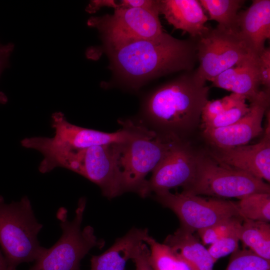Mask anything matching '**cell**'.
Listing matches in <instances>:
<instances>
[{
  "mask_svg": "<svg viewBox=\"0 0 270 270\" xmlns=\"http://www.w3.org/2000/svg\"><path fill=\"white\" fill-rule=\"evenodd\" d=\"M108 46L116 69L134 82L191 72L197 59L196 42L179 40L165 32L152 39L128 40Z\"/></svg>",
  "mask_w": 270,
  "mask_h": 270,
  "instance_id": "obj_1",
  "label": "cell"
},
{
  "mask_svg": "<svg viewBox=\"0 0 270 270\" xmlns=\"http://www.w3.org/2000/svg\"><path fill=\"white\" fill-rule=\"evenodd\" d=\"M194 72H188L154 91L146 99L144 116L149 128L180 138L201 120L210 88Z\"/></svg>",
  "mask_w": 270,
  "mask_h": 270,
  "instance_id": "obj_2",
  "label": "cell"
},
{
  "mask_svg": "<svg viewBox=\"0 0 270 270\" xmlns=\"http://www.w3.org/2000/svg\"><path fill=\"white\" fill-rule=\"evenodd\" d=\"M42 228L27 196L6 203L0 196V248L10 270L35 262L44 253L46 248L38 238Z\"/></svg>",
  "mask_w": 270,
  "mask_h": 270,
  "instance_id": "obj_3",
  "label": "cell"
},
{
  "mask_svg": "<svg viewBox=\"0 0 270 270\" xmlns=\"http://www.w3.org/2000/svg\"><path fill=\"white\" fill-rule=\"evenodd\" d=\"M86 202L84 197L80 198L71 221L68 219L66 208L58 210L56 217L60 222L61 236L28 270H80V261L92 248H103L104 240L97 238L92 226L81 228Z\"/></svg>",
  "mask_w": 270,
  "mask_h": 270,
  "instance_id": "obj_4",
  "label": "cell"
},
{
  "mask_svg": "<svg viewBox=\"0 0 270 270\" xmlns=\"http://www.w3.org/2000/svg\"><path fill=\"white\" fill-rule=\"evenodd\" d=\"M181 138L157 133L143 124H136L133 136L120 144V166L123 193L140 196L152 172Z\"/></svg>",
  "mask_w": 270,
  "mask_h": 270,
  "instance_id": "obj_5",
  "label": "cell"
},
{
  "mask_svg": "<svg viewBox=\"0 0 270 270\" xmlns=\"http://www.w3.org/2000/svg\"><path fill=\"white\" fill-rule=\"evenodd\" d=\"M183 190L198 196L240 200L254 193H270V186L246 172L218 163L208 154L198 153L194 180Z\"/></svg>",
  "mask_w": 270,
  "mask_h": 270,
  "instance_id": "obj_6",
  "label": "cell"
},
{
  "mask_svg": "<svg viewBox=\"0 0 270 270\" xmlns=\"http://www.w3.org/2000/svg\"><path fill=\"white\" fill-rule=\"evenodd\" d=\"M121 144L75 150L65 159L64 168L98 185L103 196L110 198L118 196L123 194L119 162Z\"/></svg>",
  "mask_w": 270,
  "mask_h": 270,
  "instance_id": "obj_7",
  "label": "cell"
},
{
  "mask_svg": "<svg viewBox=\"0 0 270 270\" xmlns=\"http://www.w3.org/2000/svg\"><path fill=\"white\" fill-rule=\"evenodd\" d=\"M199 66L194 72L206 82L253 55L240 38L238 31L218 26L198 38L196 42Z\"/></svg>",
  "mask_w": 270,
  "mask_h": 270,
  "instance_id": "obj_8",
  "label": "cell"
},
{
  "mask_svg": "<svg viewBox=\"0 0 270 270\" xmlns=\"http://www.w3.org/2000/svg\"><path fill=\"white\" fill-rule=\"evenodd\" d=\"M154 198L178 217L180 226L192 232L220 220L240 216L236 202L223 198H205L183 190L154 194Z\"/></svg>",
  "mask_w": 270,
  "mask_h": 270,
  "instance_id": "obj_9",
  "label": "cell"
},
{
  "mask_svg": "<svg viewBox=\"0 0 270 270\" xmlns=\"http://www.w3.org/2000/svg\"><path fill=\"white\" fill-rule=\"evenodd\" d=\"M158 7L115 8L112 14L91 18L90 26L97 28L107 44L134 39H152L161 35L163 30L158 15Z\"/></svg>",
  "mask_w": 270,
  "mask_h": 270,
  "instance_id": "obj_10",
  "label": "cell"
},
{
  "mask_svg": "<svg viewBox=\"0 0 270 270\" xmlns=\"http://www.w3.org/2000/svg\"><path fill=\"white\" fill-rule=\"evenodd\" d=\"M197 154L188 142L180 140L153 170L140 196L187 187L195 175Z\"/></svg>",
  "mask_w": 270,
  "mask_h": 270,
  "instance_id": "obj_11",
  "label": "cell"
},
{
  "mask_svg": "<svg viewBox=\"0 0 270 270\" xmlns=\"http://www.w3.org/2000/svg\"><path fill=\"white\" fill-rule=\"evenodd\" d=\"M123 128L114 132L84 128L68 122L61 112L52 116V138L46 137L51 144L64 148L83 149L93 146L124 143L134 136L136 123L132 120L121 122Z\"/></svg>",
  "mask_w": 270,
  "mask_h": 270,
  "instance_id": "obj_12",
  "label": "cell"
},
{
  "mask_svg": "<svg viewBox=\"0 0 270 270\" xmlns=\"http://www.w3.org/2000/svg\"><path fill=\"white\" fill-rule=\"evenodd\" d=\"M270 90H262L260 94L250 102V111L236 122L225 127L204 128L203 134L211 146L229 148L246 145L263 134L262 122L270 106Z\"/></svg>",
  "mask_w": 270,
  "mask_h": 270,
  "instance_id": "obj_13",
  "label": "cell"
},
{
  "mask_svg": "<svg viewBox=\"0 0 270 270\" xmlns=\"http://www.w3.org/2000/svg\"><path fill=\"white\" fill-rule=\"evenodd\" d=\"M260 141L254 144L229 148L211 146L208 154L218 163L270 182V120Z\"/></svg>",
  "mask_w": 270,
  "mask_h": 270,
  "instance_id": "obj_14",
  "label": "cell"
},
{
  "mask_svg": "<svg viewBox=\"0 0 270 270\" xmlns=\"http://www.w3.org/2000/svg\"><path fill=\"white\" fill-rule=\"evenodd\" d=\"M238 32L250 52L258 56L270 38V0H254L238 14Z\"/></svg>",
  "mask_w": 270,
  "mask_h": 270,
  "instance_id": "obj_15",
  "label": "cell"
},
{
  "mask_svg": "<svg viewBox=\"0 0 270 270\" xmlns=\"http://www.w3.org/2000/svg\"><path fill=\"white\" fill-rule=\"evenodd\" d=\"M160 13L164 15L174 28L198 38L209 29L206 26L208 18L198 0H158Z\"/></svg>",
  "mask_w": 270,
  "mask_h": 270,
  "instance_id": "obj_16",
  "label": "cell"
},
{
  "mask_svg": "<svg viewBox=\"0 0 270 270\" xmlns=\"http://www.w3.org/2000/svg\"><path fill=\"white\" fill-rule=\"evenodd\" d=\"M148 235V228H132L104 252L93 256L90 270H126L128 261L134 258Z\"/></svg>",
  "mask_w": 270,
  "mask_h": 270,
  "instance_id": "obj_17",
  "label": "cell"
},
{
  "mask_svg": "<svg viewBox=\"0 0 270 270\" xmlns=\"http://www.w3.org/2000/svg\"><path fill=\"white\" fill-rule=\"evenodd\" d=\"M258 56H252L226 70L210 82L213 86L245 97L252 102L262 90L258 68Z\"/></svg>",
  "mask_w": 270,
  "mask_h": 270,
  "instance_id": "obj_18",
  "label": "cell"
},
{
  "mask_svg": "<svg viewBox=\"0 0 270 270\" xmlns=\"http://www.w3.org/2000/svg\"><path fill=\"white\" fill-rule=\"evenodd\" d=\"M164 244L186 260L194 270H213L215 263L208 248L194 232L179 228L168 235Z\"/></svg>",
  "mask_w": 270,
  "mask_h": 270,
  "instance_id": "obj_19",
  "label": "cell"
},
{
  "mask_svg": "<svg viewBox=\"0 0 270 270\" xmlns=\"http://www.w3.org/2000/svg\"><path fill=\"white\" fill-rule=\"evenodd\" d=\"M240 240L258 256L270 261L269 222L243 218L238 231Z\"/></svg>",
  "mask_w": 270,
  "mask_h": 270,
  "instance_id": "obj_20",
  "label": "cell"
},
{
  "mask_svg": "<svg viewBox=\"0 0 270 270\" xmlns=\"http://www.w3.org/2000/svg\"><path fill=\"white\" fill-rule=\"evenodd\" d=\"M144 242L150 248L148 261L153 270H194L165 244L158 242L150 235Z\"/></svg>",
  "mask_w": 270,
  "mask_h": 270,
  "instance_id": "obj_21",
  "label": "cell"
},
{
  "mask_svg": "<svg viewBox=\"0 0 270 270\" xmlns=\"http://www.w3.org/2000/svg\"><path fill=\"white\" fill-rule=\"evenodd\" d=\"M202 7L208 12L210 20H216L218 26L238 31V10L245 1L242 0H200Z\"/></svg>",
  "mask_w": 270,
  "mask_h": 270,
  "instance_id": "obj_22",
  "label": "cell"
},
{
  "mask_svg": "<svg viewBox=\"0 0 270 270\" xmlns=\"http://www.w3.org/2000/svg\"><path fill=\"white\" fill-rule=\"evenodd\" d=\"M242 218L269 222L270 193L257 192L248 195L236 202Z\"/></svg>",
  "mask_w": 270,
  "mask_h": 270,
  "instance_id": "obj_23",
  "label": "cell"
},
{
  "mask_svg": "<svg viewBox=\"0 0 270 270\" xmlns=\"http://www.w3.org/2000/svg\"><path fill=\"white\" fill-rule=\"evenodd\" d=\"M243 218L232 216L220 220L210 226L198 230L202 244H210L238 230Z\"/></svg>",
  "mask_w": 270,
  "mask_h": 270,
  "instance_id": "obj_24",
  "label": "cell"
},
{
  "mask_svg": "<svg viewBox=\"0 0 270 270\" xmlns=\"http://www.w3.org/2000/svg\"><path fill=\"white\" fill-rule=\"evenodd\" d=\"M225 270H270V261L247 248H239L232 254Z\"/></svg>",
  "mask_w": 270,
  "mask_h": 270,
  "instance_id": "obj_25",
  "label": "cell"
},
{
  "mask_svg": "<svg viewBox=\"0 0 270 270\" xmlns=\"http://www.w3.org/2000/svg\"><path fill=\"white\" fill-rule=\"evenodd\" d=\"M250 110V105L244 101L240 104L224 110L207 123L202 125L204 128H215L230 126L245 116Z\"/></svg>",
  "mask_w": 270,
  "mask_h": 270,
  "instance_id": "obj_26",
  "label": "cell"
},
{
  "mask_svg": "<svg viewBox=\"0 0 270 270\" xmlns=\"http://www.w3.org/2000/svg\"><path fill=\"white\" fill-rule=\"evenodd\" d=\"M238 231L239 229L210 245L208 250L214 262L219 258L232 254L239 248L240 240Z\"/></svg>",
  "mask_w": 270,
  "mask_h": 270,
  "instance_id": "obj_27",
  "label": "cell"
},
{
  "mask_svg": "<svg viewBox=\"0 0 270 270\" xmlns=\"http://www.w3.org/2000/svg\"><path fill=\"white\" fill-rule=\"evenodd\" d=\"M258 68L260 85L264 89L270 88V48H265L258 56Z\"/></svg>",
  "mask_w": 270,
  "mask_h": 270,
  "instance_id": "obj_28",
  "label": "cell"
},
{
  "mask_svg": "<svg viewBox=\"0 0 270 270\" xmlns=\"http://www.w3.org/2000/svg\"><path fill=\"white\" fill-rule=\"evenodd\" d=\"M149 248L144 243L136 256L132 260L136 270H153L148 261Z\"/></svg>",
  "mask_w": 270,
  "mask_h": 270,
  "instance_id": "obj_29",
  "label": "cell"
},
{
  "mask_svg": "<svg viewBox=\"0 0 270 270\" xmlns=\"http://www.w3.org/2000/svg\"><path fill=\"white\" fill-rule=\"evenodd\" d=\"M158 7V0H122L118 4L122 8H144L148 9Z\"/></svg>",
  "mask_w": 270,
  "mask_h": 270,
  "instance_id": "obj_30",
  "label": "cell"
},
{
  "mask_svg": "<svg viewBox=\"0 0 270 270\" xmlns=\"http://www.w3.org/2000/svg\"><path fill=\"white\" fill-rule=\"evenodd\" d=\"M103 6L112 7L114 9L118 8V4L113 0H92L86 8V11L89 12H94Z\"/></svg>",
  "mask_w": 270,
  "mask_h": 270,
  "instance_id": "obj_31",
  "label": "cell"
},
{
  "mask_svg": "<svg viewBox=\"0 0 270 270\" xmlns=\"http://www.w3.org/2000/svg\"><path fill=\"white\" fill-rule=\"evenodd\" d=\"M13 48L14 46L11 44L6 45L0 44V75L8 64Z\"/></svg>",
  "mask_w": 270,
  "mask_h": 270,
  "instance_id": "obj_32",
  "label": "cell"
}]
</instances>
